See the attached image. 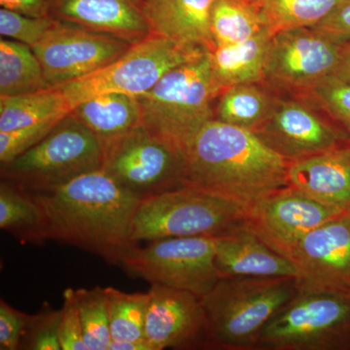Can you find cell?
<instances>
[{
	"instance_id": "cell-1",
	"label": "cell",
	"mask_w": 350,
	"mask_h": 350,
	"mask_svg": "<svg viewBox=\"0 0 350 350\" xmlns=\"http://www.w3.org/2000/svg\"><path fill=\"white\" fill-rule=\"evenodd\" d=\"M34 195L45 214L48 239L77 246L115 265L137 245L131 241V225L142 199L103 169Z\"/></svg>"
},
{
	"instance_id": "cell-2",
	"label": "cell",
	"mask_w": 350,
	"mask_h": 350,
	"mask_svg": "<svg viewBox=\"0 0 350 350\" xmlns=\"http://www.w3.org/2000/svg\"><path fill=\"white\" fill-rule=\"evenodd\" d=\"M188 185L250 206L288 186L289 163L252 131L211 120L185 152Z\"/></svg>"
},
{
	"instance_id": "cell-3",
	"label": "cell",
	"mask_w": 350,
	"mask_h": 350,
	"mask_svg": "<svg viewBox=\"0 0 350 350\" xmlns=\"http://www.w3.org/2000/svg\"><path fill=\"white\" fill-rule=\"evenodd\" d=\"M223 88L214 75L209 52L170 70L137 96L142 126L185 155L202 126L214 118Z\"/></svg>"
},
{
	"instance_id": "cell-4",
	"label": "cell",
	"mask_w": 350,
	"mask_h": 350,
	"mask_svg": "<svg viewBox=\"0 0 350 350\" xmlns=\"http://www.w3.org/2000/svg\"><path fill=\"white\" fill-rule=\"evenodd\" d=\"M296 278H222L200 298L207 347L256 350L276 313L298 294Z\"/></svg>"
},
{
	"instance_id": "cell-5",
	"label": "cell",
	"mask_w": 350,
	"mask_h": 350,
	"mask_svg": "<svg viewBox=\"0 0 350 350\" xmlns=\"http://www.w3.org/2000/svg\"><path fill=\"white\" fill-rule=\"evenodd\" d=\"M246 211L247 206L236 200L185 185L140 200L131 241L218 236L243 224Z\"/></svg>"
},
{
	"instance_id": "cell-6",
	"label": "cell",
	"mask_w": 350,
	"mask_h": 350,
	"mask_svg": "<svg viewBox=\"0 0 350 350\" xmlns=\"http://www.w3.org/2000/svg\"><path fill=\"white\" fill-rule=\"evenodd\" d=\"M103 161L100 138L69 112L40 142L1 165V178L31 192H46L101 169Z\"/></svg>"
},
{
	"instance_id": "cell-7",
	"label": "cell",
	"mask_w": 350,
	"mask_h": 350,
	"mask_svg": "<svg viewBox=\"0 0 350 350\" xmlns=\"http://www.w3.org/2000/svg\"><path fill=\"white\" fill-rule=\"evenodd\" d=\"M260 350H350V292H301L267 324Z\"/></svg>"
},
{
	"instance_id": "cell-8",
	"label": "cell",
	"mask_w": 350,
	"mask_h": 350,
	"mask_svg": "<svg viewBox=\"0 0 350 350\" xmlns=\"http://www.w3.org/2000/svg\"><path fill=\"white\" fill-rule=\"evenodd\" d=\"M207 52L188 49L152 32L133 44L109 66L59 86L70 109L98 94L117 93L137 96L148 92L172 68Z\"/></svg>"
},
{
	"instance_id": "cell-9",
	"label": "cell",
	"mask_w": 350,
	"mask_h": 350,
	"mask_svg": "<svg viewBox=\"0 0 350 350\" xmlns=\"http://www.w3.org/2000/svg\"><path fill=\"white\" fill-rule=\"evenodd\" d=\"M128 275L147 282L191 292L202 298L220 280L213 236L184 237L133 246L119 260Z\"/></svg>"
},
{
	"instance_id": "cell-10",
	"label": "cell",
	"mask_w": 350,
	"mask_h": 350,
	"mask_svg": "<svg viewBox=\"0 0 350 350\" xmlns=\"http://www.w3.org/2000/svg\"><path fill=\"white\" fill-rule=\"evenodd\" d=\"M103 146L101 169L142 200L188 185L184 153L142 126Z\"/></svg>"
},
{
	"instance_id": "cell-11",
	"label": "cell",
	"mask_w": 350,
	"mask_h": 350,
	"mask_svg": "<svg viewBox=\"0 0 350 350\" xmlns=\"http://www.w3.org/2000/svg\"><path fill=\"white\" fill-rule=\"evenodd\" d=\"M255 135L288 163L319 155L350 142L337 122L306 94L278 93Z\"/></svg>"
},
{
	"instance_id": "cell-12",
	"label": "cell",
	"mask_w": 350,
	"mask_h": 350,
	"mask_svg": "<svg viewBox=\"0 0 350 350\" xmlns=\"http://www.w3.org/2000/svg\"><path fill=\"white\" fill-rule=\"evenodd\" d=\"M342 48L312 27L275 32L269 42L264 83L278 93H306L334 75Z\"/></svg>"
},
{
	"instance_id": "cell-13",
	"label": "cell",
	"mask_w": 350,
	"mask_h": 350,
	"mask_svg": "<svg viewBox=\"0 0 350 350\" xmlns=\"http://www.w3.org/2000/svg\"><path fill=\"white\" fill-rule=\"evenodd\" d=\"M131 45L115 36L57 20L46 38L31 48L47 82L55 88L109 66Z\"/></svg>"
},
{
	"instance_id": "cell-14",
	"label": "cell",
	"mask_w": 350,
	"mask_h": 350,
	"mask_svg": "<svg viewBox=\"0 0 350 350\" xmlns=\"http://www.w3.org/2000/svg\"><path fill=\"white\" fill-rule=\"evenodd\" d=\"M342 213L288 185L248 206L243 225L289 259L308 232Z\"/></svg>"
},
{
	"instance_id": "cell-15",
	"label": "cell",
	"mask_w": 350,
	"mask_h": 350,
	"mask_svg": "<svg viewBox=\"0 0 350 350\" xmlns=\"http://www.w3.org/2000/svg\"><path fill=\"white\" fill-rule=\"evenodd\" d=\"M289 259L299 291L350 292V209L308 232Z\"/></svg>"
},
{
	"instance_id": "cell-16",
	"label": "cell",
	"mask_w": 350,
	"mask_h": 350,
	"mask_svg": "<svg viewBox=\"0 0 350 350\" xmlns=\"http://www.w3.org/2000/svg\"><path fill=\"white\" fill-rule=\"evenodd\" d=\"M145 340L152 350L207 347V321L202 301L184 290L151 285Z\"/></svg>"
},
{
	"instance_id": "cell-17",
	"label": "cell",
	"mask_w": 350,
	"mask_h": 350,
	"mask_svg": "<svg viewBox=\"0 0 350 350\" xmlns=\"http://www.w3.org/2000/svg\"><path fill=\"white\" fill-rule=\"evenodd\" d=\"M142 0H51L49 16L135 44L152 33Z\"/></svg>"
},
{
	"instance_id": "cell-18",
	"label": "cell",
	"mask_w": 350,
	"mask_h": 350,
	"mask_svg": "<svg viewBox=\"0 0 350 350\" xmlns=\"http://www.w3.org/2000/svg\"><path fill=\"white\" fill-rule=\"evenodd\" d=\"M214 238L221 278L297 276L293 262L271 250L243 223Z\"/></svg>"
},
{
	"instance_id": "cell-19",
	"label": "cell",
	"mask_w": 350,
	"mask_h": 350,
	"mask_svg": "<svg viewBox=\"0 0 350 350\" xmlns=\"http://www.w3.org/2000/svg\"><path fill=\"white\" fill-rule=\"evenodd\" d=\"M288 185L327 206L349 211L350 142L319 155L289 163Z\"/></svg>"
},
{
	"instance_id": "cell-20",
	"label": "cell",
	"mask_w": 350,
	"mask_h": 350,
	"mask_svg": "<svg viewBox=\"0 0 350 350\" xmlns=\"http://www.w3.org/2000/svg\"><path fill=\"white\" fill-rule=\"evenodd\" d=\"M215 0H152L144 5L154 33L188 49H215L211 31V8Z\"/></svg>"
},
{
	"instance_id": "cell-21",
	"label": "cell",
	"mask_w": 350,
	"mask_h": 350,
	"mask_svg": "<svg viewBox=\"0 0 350 350\" xmlns=\"http://www.w3.org/2000/svg\"><path fill=\"white\" fill-rule=\"evenodd\" d=\"M71 113L101 144L142 126L139 103L137 96L130 94H98L76 105Z\"/></svg>"
},
{
	"instance_id": "cell-22",
	"label": "cell",
	"mask_w": 350,
	"mask_h": 350,
	"mask_svg": "<svg viewBox=\"0 0 350 350\" xmlns=\"http://www.w3.org/2000/svg\"><path fill=\"white\" fill-rule=\"evenodd\" d=\"M273 34L265 31L254 38L209 52L214 75L220 86L265 81V68Z\"/></svg>"
},
{
	"instance_id": "cell-23",
	"label": "cell",
	"mask_w": 350,
	"mask_h": 350,
	"mask_svg": "<svg viewBox=\"0 0 350 350\" xmlns=\"http://www.w3.org/2000/svg\"><path fill=\"white\" fill-rule=\"evenodd\" d=\"M278 96V92L264 82L224 88L216 100L213 120L255 133L269 118Z\"/></svg>"
},
{
	"instance_id": "cell-24",
	"label": "cell",
	"mask_w": 350,
	"mask_h": 350,
	"mask_svg": "<svg viewBox=\"0 0 350 350\" xmlns=\"http://www.w3.org/2000/svg\"><path fill=\"white\" fill-rule=\"evenodd\" d=\"M0 228L25 243L48 239L45 214L34 193L6 180L0 184Z\"/></svg>"
},
{
	"instance_id": "cell-25",
	"label": "cell",
	"mask_w": 350,
	"mask_h": 350,
	"mask_svg": "<svg viewBox=\"0 0 350 350\" xmlns=\"http://www.w3.org/2000/svg\"><path fill=\"white\" fill-rule=\"evenodd\" d=\"M69 112L70 107L57 87L36 93L0 96V133L62 118Z\"/></svg>"
},
{
	"instance_id": "cell-26",
	"label": "cell",
	"mask_w": 350,
	"mask_h": 350,
	"mask_svg": "<svg viewBox=\"0 0 350 350\" xmlns=\"http://www.w3.org/2000/svg\"><path fill=\"white\" fill-rule=\"evenodd\" d=\"M42 66L27 44L0 40V96H20L51 89Z\"/></svg>"
},
{
	"instance_id": "cell-27",
	"label": "cell",
	"mask_w": 350,
	"mask_h": 350,
	"mask_svg": "<svg viewBox=\"0 0 350 350\" xmlns=\"http://www.w3.org/2000/svg\"><path fill=\"white\" fill-rule=\"evenodd\" d=\"M347 0H258L265 27L271 34L297 27H313Z\"/></svg>"
},
{
	"instance_id": "cell-28",
	"label": "cell",
	"mask_w": 350,
	"mask_h": 350,
	"mask_svg": "<svg viewBox=\"0 0 350 350\" xmlns=\"http://www.w3.org/2000/svg\"><path fill=\"white\" fill-rule=\"evenodd\" d=\"M265 31L266 27L255 3L243 0L214 2L211 31L215 48L243 42Z\"/></svg>"
},
{
	"instance_id": "cell-29",
	"label": "cell",
	"mask_w": 350,
	"mask_h": 350,
	"mask_svg": "<svg viewBox=\"0 0 350 350\" xmlns=\"http://www.w3.org/2000/svg\"><path fill=\"white\" fill-rule=\"evenodd\" d=\"M110 315V334L115 342H146L148 292L128 293L114 287L105 288Z\"/></svg>"
},
{
	"instance_id": "cell-30",
	"label": "cell",
	"mask_w": 350,
	"mask_h": 350,
	"mask_svg": "<svg viewBox=\"0 0 350 350\" xmlns=\"http://www.w3.org/2000/svg\"><path fill=\"white\" fill-rule=\"evenodd\" d=\"M75 293L88 350H108L112 338L105 288H81Z\"/></svg>"
},
{
	"instance_id": "cell-31",
	"label": "cell",
	"mask_w": 350,
	"mask_h": 350,
	"mask_svg": "<svg viewBox=\"0 0 350 350\" xmlns=\"http://www.w3.org/2000/svg\"><path fill=\"white\" fill-rule=\"evenodd\" d=\"M62 310L45 304L40 312L29 315L20 349L62 350Z\"/></svg>"
},
{
	"instance_id": "cell-32",
	"label": "cell",
	"mask_w": 350,
	"mask_h": 350,
	"mask_svg": "<svg viewBox=\"0 0 350 350\" xmlns=\"http://www.w3.org/2000/svg\"><path fill=\"white\" fill-rule=\"evenodd\" d=\"M56 23L57 20L52 17H31L8 9H0L2 38L27 44L29 47L45 38Z\"/></svg>"
},
{
	"instance_id": "cell-33",
	"label": "cell",
	"mask_w": 350,
	"mask_h": 350,
	"mask_svg": "<svg viewBox=\"0 0 350 350\" xmlns=\"http://www.w3.org/2000/svg\"><path fill=\"white\" fill-rule=\"evenodd\" d=\"M303 94L323 108L350 137V84L330 77Z\"/></svg>"
},
{
	"instance_id": "cell-34",
	"label": "cell",
	"mask_w": 350,
	"mask_h": 350,
	"mask_svg": "<svg viewBox=\"0 0 350 350\" xmlns=\"http://www.w3.org/2000/svg\"><path fill=\"white\" fill-rule=\"evenodd\" d=\"M64 117L49 120L38 125L0 133V163L4 165L11 162L18 156L32 148L44 137H47Z\"/></svg>"
},
{
	"instance_id": "cell-35",
	"label": "cell",
	"mask_w": 350,
	"mask_h": 350,
	"mask_svg": "<svg viewBox=\"0 0 350 350\" xmlns=\"http://www.w3.org/2000/svg\"><path fill=\"white\" fill-rule=\"evenodd\" d=\"M62 350H88L83 337L81 319L75 289L64 292V306L61 319Z\"/></svg>"
},
{
	"instance_id": "cell-36",
	"label": "cell",
	"mask_w": 350,
	"mask_h": 350,
	"mask_svg": "<svg viewBox=\"0 0 350 350\" xmlns=\"http://www.w3.org/2000/svg\"><path fill=\"white\" fill-rule=\"evenodd\" d=\"M29 314L0 301V349L19 350Z\"/></svg>"
},
{
	"instance_id": "cell-37",
	"label": "cell",
	"mask_w": 350,
	"mask_h": 350,
	"mask_svg": "<svg viewBox=\"0 0 350 350\" xmlns=\"http://www.w3.org/2000/svg\"><path fill=\"white\" fill-rule=\"evenodd\" d=\"M333 42L344 45L350 42V0L345 1L325 20L312 27Z\"/></svg>"
},
{
	"instance_id": "cell-38",
	"label": "cell",
	"mask_w": 350,
	"mask_h": 350,
	"mask_svg": "<svg viewBox=\"0 0 350 350\" xmlns=\"http://www.w3.org/2000/svg\"><path fill=\"white\" fill-rule=\"evenodd\" d=\"M51 0H0L1 8L31 17H50Z\"/></svg>"
},
{
	"instance_id": "cell-39",
	"label": "cell",
	"mask_w": 350,
	"mask_h": 350,
	"mask_svg": "<svg viewBox=\"0 0 350 350\" xmlns=\"http://www.w3.org/2000/svg\"><path fill=\"white\" fill-rule=\"evenodd\" d=\"M332 78L350 84V42L342 45L340 63Z\"/></svg>"
},
{
	"instance_id": "cell-40",
	"label": "cell",
	"mask_w": 350,
	"mask_h": 350,
	"mask_svg": "<svg viewBox=\"0 0 350 350\" xmlns=\"http://www.w3.org/2000/svg\"><path fill=\"white\" fill-rule=\"evenodd\" d=\"M108 350H152L147 342H115L111 340Z\"/></svg>"
},
{
	"instance_id": "cell-41",
	"label": "cell",
	"mask_w": 350,
	"mask_h": 350,
	"mask_svg": "<svg viewBox=\"0 0 350 350\" xmlns=\"http://www.w3.org/2000/svg\"><path fill=\"white\" fill-rule=\"evenodd\" d=\"M243 1L250 2V3H256L258 0H243Z\"/></svg>"
},
{
	"instance_id": "cell-42",
	"label": "cell",
	"mask_w": 350,
	"mask_h": 350,
	"mask_svg": "<svg viewBox=\"0 0 350 350\" xmlns=\"http://www.w3.org/2000/svg\"><path fill=\"white\" fill-rule=\"evenodd\" d=\"M142 2H144V4L149 3V2H151L152 0H142Z\"/></svg>"
}]
</instances>
